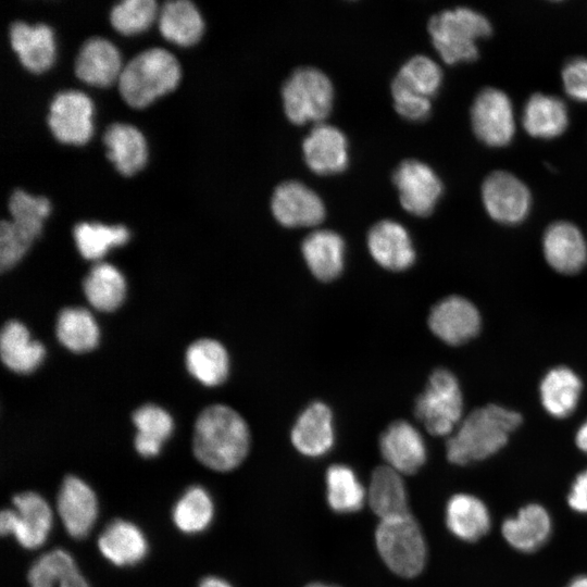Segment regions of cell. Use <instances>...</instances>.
I'll return each mask as SVG.
<instances>
[{
    "mask_svg": "<svg viewBox=\"0 0 587 587\" xmlns=\"http://www.w3.org/2000/svg\"><path fill=\"white\" fill-rule=\"evenodd\" d=\"M203 28L202 17L190 1H167L159 12L162 36L179 46L195 45L201 38Z\"/></svg>",
    "mask_w": 587,
    "mask_h": 587,
    "instance_id": "34",
    "label": "cell"
},
{
    "mask_svg": "<svg viewBox=\"0 0 587 587\" xmlns=\"http://www.w3.org/2000/svg\"><path fill=\"white\" fill-rule=\"evenodd\" d=\"M108 158L123 175L130 176L141 170L147 161V145L142 134L132 125L114 123L104 135Z\"/></svg>",
    "mask_w": 587,
    "mask_h": 587,
    "instance_id": "27",
    "label": "cell"
},
{
    "mask_svg": "<svg viewBox=\"0 0 587 587\" xmlns=\"http://www.w3.org/2000/svg\"><path fill=\"white\" fill-rule=\"evenodd\" d=\"M567 502L574 511L587 513V470L576 476L567 495Z\"/></svg>",
    "mask_w": 587,
    "mask_h": 587,
    "instance_id": "47",
    "label": "cell"
},
{
    "mask_svg": "<svg viewBox=\"0 0 587 587\" xmlns=\"http://www.w3.org/2000/svg\"><path fill=\"white\" fill-rule=\"evenodd\" d=\"M562 82L572 99L587 102V59L575 58L566 62L562 70Z\"/></svg>",
    "mask_w": 587,
    "mask_h": 587,
    "instance_id": "46",
    "label": "cell"
},
{
    "mask_svg": "<svg viewBox=\"0 0 587 587\" xmlns=\"http://www.w3.org/2000/svg\"><path fill=\"white\" fill-rule=\"evenodd\" d=\"M9 211L12 222L37 239L41 235L43 220L50 213V202L45 197H34L16 189L10 197Z\"/></svg>",
    "mask_w": 587,
    "mask_h": 587,
    "instance_id": "42",
    "label": "cell"
},
{
    "mask_svg": "<svg viewBox=\"0 0 587 587\" xmlns=\"http://www.w3.org/2000/svg\"><path fill=\"white\" fill-rule=\"evenodd\" d=\"M179 78L180 67L174 55L152 48L134 57L123 67L117 82L124 101L133 108H143L175 89Z\"/></svg>",
    "mask_w": 587,
    "mask_h": 587,
    "instance_id": "4",
    "label": "cell"
},
{
    "mask_svg": "<svg viewBox=\"0 0 587 587\" xmlns=\"http://www.w3.org/2000/svg\"><path fill=\"white\" fill-rule=\"evenodd\" d=\"M566 587H587V575L575 577Z\"/></svg>",
    "mask_w": 587,
    "mask_h": 587,
    "instance_id": "50",
    "label": "cell"
},
{
    "mask_svg": "<svg viewBox=\"0 0 587 587\" xmlns=\"http://www.w3.org/2000/svg\"><path fill=\"white\" fill-rule=\"evenodd\" d=\"M521 422L522 416L517 412L498 404L474 410L447 440L448 460L465 465L495 454Z\"/></svg>",
    "mask_w": 587,
    "mask_h": 587,
    "instance_id": "2",
    "label": "cell"
},
{
    "mask_svg": "<svg viewBox=\"0 0 587 587\" xmlns=\"http://www.w3.org/2000/svg\"><path fill=\"white\" fill-rule=\"evenodd\" d=\"M158 13L153 0H125L112 8V26L124 35H133L147 29Z\"/></svg>",
    "mask_w": 587,
    "mask_h": 587,
    "instance_id": "43",
    "label": "cell"
},
{
    "mask_svg": "<svg viewBox=\"0 0 587 587\" xmlns=\"http://www.w3.org/2000/svg\"><path fill=\"white\" fill-rule=\"evenodd\" d=\"M582 387V380L571 369L558 366L550 370L539 387L545 410L558 419L569 416L577 407Z\"/></svg>",
    "mask_w": 587,
    "mask_h": 587,
    "instance_id": "31",
    "label": "cell"
},
{
    "mask_svg": "<svg viewBox=\"0 0 587 587\" xmlns=\"http://www.w3.org/2000/svg\"><path fill=\"white\" fill-rule=\"evenodd\" d=\"M10 41L21 63L28 71L41 73L52 65L55 47L49 26L14 22L10 27Z\"/></svg>",
    "mask_w": 587,
    "mask_h": 587,
    "instance_id": "24",
    "label": "cell"
},
{
    "mask_svg": "<svg viewBox=\"0 0 587 587\" xmlns=\"http://www.w3.org/2000/svg\"><path fill=\"white\" fill-rule=\"evenodd\" d=\"M307 587H333V586H328L321 583H312V584H309Z\"/></svg>",
    "mask_w": 587,
    "mask_h": 587,
    "instance_id": "51",
    "label": "cell"
},
{
    "mask_svg": "<svg viewBox=\"0 0 587 587\" xmlns=\"http://www.w3.org/2000/svg\"><path fill=\"white\" fill-rule=\"evenodd\" d=\"M544 254L552 268L573 274L587 262V243L580 230L570 222L548 226L542 238Z\"/></svg>",
    "mask_w": 587,
    "mask_h": 587,
    "instance_id": "20",
    "label": "cell"
},
{
    "mask_svg": "<svg viewBox=\"0 0 587 587\" xmlns=\"http://www.w3.org/2000/svg\"><path fill=\"white\" fill-rule=\"evenodd\" d=\"M36 239L12 221L0 224V270L12 268Z\"/></svg>",
    "mask_w": 587,
    "mask_h": 587,
    "instance_id": "44",
    "label": "cell"
},
{
    "mask_svg": "<svg viewBox=\"0 0 587 587\" xmlns=\"http://www.w3.org/2000/svg\"><path fill=\"white\" fill-rule=\"evenodd\" d=\"M369 502L382 520L409 514L405 486L399 472L388 465L376 467L370 482Z\"/></svg>",
    "mask_w": 587,
    "mask_h": 587,
    "instance_id": "32",
    "label": "cell"
},
{
    "mask_svg": "<svg viewBox=\"0 0 587 587\" xmlns=\"http://www.w3.org/2000/svg\"><path fill=\"white\" fill-rule=\"evenodd\" d=\"M428 326L444 342L458 346L477 335L480 315L476 307L460 296H449L430 310Z\"/></svg>",
    "mask_w": 587,
    "mask_h": 587,
    "instance_id": "14",
    "label": "cell"
},
{
    "mask_svg": "<svg viewBox=\"0 0 587 587\" xmlns=\"http://www.w3.org/2000/svg\"><path fill=\"white\" fill-rule=\"evenodd\" d=\"M462 410V392L454 374L446 369L435 370L415 400L416 417L432 435L447 436L460 422Z\"/></svg>",
    "mask_w": 587,
    "mask_h": 587,
    "instance_id": "7",
    "label": "cell"
},
{
    "mask_svg": "<svg viewBox=\"0 0 587 587\" xmlns=\"http://www.w3.org/2000/svg\"><path fill=\"white\" fill-rule=\"evenodd\" d=\"M13 509L0 513V533L13 535L25 549H37L48 538L52 526V511L37 492L24 491L12 497Z\"/></svg>",
    "mask_w": 587,
    "mask_h": 587,
    "instance_id": "8",
    "label": "cell"
},
{
    "mask_svg": "<svg viewBox=\"0 0 587 587\" xmlns=\"http://www.w3.org/2000/svg\"><path fill=\"white\" fill-rule=\"evenodd\" d=\"M214 505L211 496L202 486H190L179 497L173 508L175 526L184 534L203 532L211 523Z\"/></svg>",
    "mask_w": 587,
    "mask_h": 587,
    "instance_id": "38",
    "label": "cell"
},
{
    "mask_svg": "<svg viewBox=\"0 0 587 587\" xmlns=\"http://www.w3.org/2000/svg\"><path fill=\"white\" fill-rule=\"evenodd\" d=\"M575 442L582 451L587 453V420L578 428Z\"/></svg>",
    "mask_w": 587,
    "mask_h": 587,
    "instance_id": "49",
    "label": "cell"
},
{
    "mask_svg": "<svg viewBox=\"0 0 587 587\" xmlns=\"http://www.w3.org/2000/svg\"><path fill=\"white\" fill-rule=\"evenodd\" d=\"M427 29L441 60L454 65L473 62L478 58L476 41L491 34V24L479 12L460 7L433 15Z\"/></svg>",
    "mask_w": 587,
    "mask_h": 587,
    "instance_id": "3",
    "label": "cell"
},
{
    "mask_svg": "<svg viewBox=\"0 0 587 587\" xmlns=\"http://www.w3.org/2000/svg\"><path fill=\"white\" fill-rule=\"evenodd\" d=\"M392 183L403 209L415 216L429 215L444 191L436 172L415 159H407L398 164L392 173Z\"/></svg>",
    "mask_w": 587,
    "mask_h": 587,
    "instance_id": "9",
    "label": "cell"
},
{
    "mask_svg": "<svg viewBox=\"0 0 587 587\" xmlns=\"http://www.w3.org/2000/svg\"><path fill=\"white\" fill-rule=\"evenodd\" d=\"M283 109L296 125L323 123L334 102V87L329 77L313 66L294 70L282 86Z\"/></svg>",
    "mask_w": 587,
    "mask_h": 587,
    "instance_id": "5",
    "label": "cell"
},
{
    "mask_svg": "<svg viewBox=\"0 0 587 587\" xmlns=\"http://www.w3.org/2000/svg\"><path fill=\"white\" fill-rule=\"evenodd\" d=\"M551 519L540 504L530 503L519 510L515 516L503 521L501 533L508 544L522 552L539 549L549 538Z\"/></svg>",
    "mask_w": 587,
    "mask_h": 587,
    "instance_id": "25",
    "label": "cell"
},
{
    "mask_svg": "<svg viewBox=\"0 0 587 587\" xmlns=\"http://www.w3.org/2000/svg\"><path fill=\"white\" fill-rule=\"evenodd\" d=\"M101 554L117 566H133L141 562L148 552L142 530L132 522L111 521L98 538Z\"/></svg>",
    "mask_w": 587,
    "mask_h": 587,
    "instance_id": "22",
    "label": "cell"
},
{
    "mask_svg": "<svg viewBox=\"0 0 587 587\" xmlns=\"http://www.w3.org/2000/svg\"><path fill=\"white\" fill-rule=\"evenodd\" d=\"M55 333L59 341L76 353L95 349L99 341L98 325L91 313L84 308L61 310L57 319Z\"/></svg>",
    "mask_w": 587,
    "mask_h": 587,
    "instance_id": "37",
    "label": "cell"
},
{
    "mask_svg": "<svg viewBox=\"0 0 587 587\" xmlns=\"http://www.w3.org/2000/svg\"><path fill=\"white\" fill-rule=\"evenodd\" d=\"M58 514L70 536L86 537L98 516L96 494L82 478L67 475L57 496Z\"/></svg>",
    "mask_w": 587,
    "mask_h": 587,
    "instance_id": "15",
    "label": "cell"
},
{
    "mask_svg": "<svg viewBox=\"0 0 587 587\" xmlns=\"http://www.w3.org/2000/svg\"><path fill=\"white\" fill-rule=\"evenodd\" d=\"M2 363L15 373L34 372L45 358V347L30 338L27 327L16 320L5 322L0 333Z\"/></svg>",
    "mask_w": 587,
    "mask_h": 587,
    "instance_id": "26",
    "label": "cell"
},
{
    "mask_svg": "<svg viewBox=\"0 0 587 587\" xmlns=\"http://www.w3.org/2000/svg\"><path fill=\"white\" fill-rule=\"evenodd\" d=\"M394 108L403 118L412 122L425 121L432 112L429 98L414 93L403 86L391 82Z\"/></svg>",
    "mask_w": 587,
    "mask_h": 587,
    "instance_id": "45",
    "label": "cell"
},
{
    "mask_svg": "<svg viewBox=\"0 0 587 587\" xmlns=\"http://www.w3.org/2000/svg\"><path fill=\"white\" fill-rule=\"evenodd\" d=\"M442 78L444 74L437 62L426 55L416 54L401 65L392 82L430 99L439 91Z\"/></svg>",
    "mask_w": 587,
    "mask_h": 587,
    "instance_id": "41",
    "label": "cell"
},
{
    "mask_svg": "<svg viewBox=\"0 0 587 587\" xmlns=\"http://www.w3.org/2000/svg\"><path fill=\"white\" fill-rule=\"evenodd\" d=\"M88 302L97 310L112 312L124 301L126 283L122 273L109 263H97L83 282Z\"/></svg>",
    "mask_w": 587,
    "mask_h": 587,
    "instance_id": "35",
    "label": "cell"
},
{
    "mask_svg": "<svg viewBox=\"0 0 587 587\" xmlns=\"http://www.w3.org/2000/svg\"><path fill=\"white\" fill-rule=\"evenodd\" d=\"M307 166L319 175H333L345 171L349 163L346 135L338 127L316 124L302 141Z\"/></svg>",
    "mask_w": 587,
    "mask_h": 587,
    "instance_id": "16",
    "label": "cell"
},
{
    "mask_svg": "<svg viewBox=\"0 0 587 587\" xmlns=\"http://www.w3.org/2000/svg\"><path fill=\"white\" fill-rule=\"evenodd\" d=\"M327 501L338 513L359 511L365 499V490L355 473L347 465L334 464L326 472Z\"/></svg>",
    "mask_w": 587,
    "mask_h": 587,
    "instance_id": "39",
    "label": "cell"
},
{
    "mask_svg": "<svg viewBox=\"0 0 587 587\" xmlns=\"http://www.w3.org/2000/svg\"><path fill=\"white\" fill-rule=\"evenodd\" d=\"M92 103L83 92L67 90L54 96L48 114V125L61 142L83 145L92 134Z\"/></svg>",
    "mask_w": 587,
    "mask_h": 587,
    "instance_id": "13",
    "label": "cell"
},
{
    "mask_svg": "<svg viewBox=\"0 0 587 587\" xmlns=\"http://www.w3.org/2000/svg\"><path fill=\"white\" fill-rule=\"evenodd\" d=\"M490 514L483 501L472 495L452 496L446 507V524L459 539L475 541L490 528Z\"/></svg>",
    "mask_w": 587,
    "mask_h": 587,
    "instance_id": "29",
    "label": "cell"
},
{
    "mask_svg": "<svg viewBox=\"0 0 587 587\" xmlns=\"http://www.w3.org/2000/svg\"><path fill=\"white\" fill-rule=\"evenodd\" d=\"M301 252L311 273L322 282L336 279L344 268L345 241L330 229H316L301 243Z\"/></svg>",
    "mask_w": 587,
    "mask_h": 587,
    "instance_id": "23",
    "label": "cell"
},
{
    "mask_svg": "<svg viewBox=\"0 0 587 587\" xmlns=\"http://www.w3.org/2000/svg\"><path fill=\"white\" fill-rule=\"evenodd\" d=\"M372 258L388 271H405L415 262V250L408 230L392 220L375 223L367 233Z\"/></svg>",
    "mask_w": 587,
    "mask_h": 587,
    "instance_id": "17",
    "label": "cell"
},
{
    "mask_svg": "<svg viewBox=\"0 0 587 587\" xmlns=\"http://www.w3.org/2000/svg\"><path fill=\"white\" fill-rule=\"evenodd\" d=\"M75 74L83 82L107 87L121 75L122 61L113 43L100 37L89 38L75 60Z\"/></svg>",
    "mask_w": 587,
    "mask_h": 587,
    "instance_id": "21",
    "label": "cell"
},
{
    "mask_svg": "<svg viewBox=\"0 0 587 587\" xmlns=\"http://www.w3.org/2000/svg\"><path fill=\"white\" fill-rule=\"evenodd\" d=\"M250 433L246 421L224 404L207 407L198 415L192 451L205 467L217 472L236 469L247 457Z\"/></svg>",
    "mask_w": 587,
    "mask_h": 587,
    "instance_id": "1",
    "label": "cell"
},
{
    "mask_svg": "<svg viewBox=\"0 0 587 587\" xmlns=\"http://www.w3.org/2000/svg\"><path fill=\"white\" fill-rule=\"evenodd\" d=\"M290 437L294 447L305 457L326 454L335 440L332 410L321 401L310 403L298 416Z\"/></svg>",
    "mask_w": 587,
    "mask_h": 587,
    "instance_id": "19",
    "label": "cell"
},
{
    "mask_svg": "<svg viewBox=\"0 0 587 587\" xmlns=\"http://www.w3.org/2000/svg\"><path fill=\"white\" fill-rule=\"evenodd\" d=\"M275 220L285 227H311L326 215L322 198L299 180H286L276 186L271 197Z\"/></svg>",
    "mask_w": 587,
    "mask_h": 587,
    "instance_id": "12",
    "label": "cell"
},
{
    "mask_svg": "<svg viewBox=\"0 0 587 587\" xmlns=\"http://www.w3.org/2000/svg\"><path fill=\"white\" fill-rule=\"evenodd\" d=\"M27 579L30 587H90L73 557L57 548L41 554L30 565Z\"/></svg>",
    "mask_w": 587,
    "mask_h": 587,
    "instance_id": "30",
    "label": "cell"
},
{
    "mask_svg": "<svg viewBox=\"0 0 587 587\" xmlns=\"http://www.w3.org/2000/svg\"><path fill=\"white\" fill-rule=\"evenodd\" d=\"M185 360L189 374L205 386L221 385L227 378L228 354L214 339L201 338L193 341L186 351Z\"/></svg>",
    "mask_w": 587,
    "mask_h": 587,
    "instance_id": "33",
    "label": "cell"
},
{
    "mask_svg": "<svg viewBox=\"0 0 587 587\" xmlns=\"http://www.w3.org/2000/svg\"><path fill=\"white\" fill-rule=\"evenodd\" d=\"M383 458L399 473L414 474L426 461V446L420 432L407 421H395L380 435Z\"/></svg>",
    "mask_w": 587,
    "mask_h": 587,
    "instance_id": "18",
    "label": "cell"
},
{
    "mask_svg": "<svg viewBox=\"0 0 587 587\" xmlns=\"http://www.w3.org/2000/svg\"><path fill=\"white\" fill-rule=\"evenodd\" d=\"M471 124L476 137L486 146L509 145L515 133L511 100L500 89L484 88L472 104Z\"/></svg>",
    "mask_w": 587,
    "mask_h": 587,
    "instance_id": "10",
    "label": "cell"
},
{
    "mask_svg": "<svg viewBox=\"0 0 587 587\" xmlns=\"http://www.w3.org/2000/svg\"><path fill=\"white\" fill-rule=\"evenodd\" d=\"M482 199L488 215L507 225L519 224L525 220L532 203L527 186L504 171L492 172L485 178Z\"/></svg>",
    "mask_w": 587,
    "mask_h": 587,
    "instance_id": "11",
    "label": "cell"
},
{
    "mask_svg": "<svg viewBox=\"0 0 587 587\" xmlns=\"http://www.w3.org/2000/svg\"><path fill=\"white\" fill-rule=\"evenodd\" d=\"M198 587H233V586L221 577L207 576L200 580Z\"/></svg>",
    "mask_w": 587,
    "mask_h": 587,
    "instance_id": "48",
    "label": "cell"
},
{
    "mask_svg": "<svg viewBox=\"0 0 587 587\" xmlns=\"http://www.w3.org/2000/svg\"><path fill=\"white\" fill-rule=\"evenodd\" d=\"M73 234L79 253L87 260H99L110 248L122 246L129 239V233L123 225L79 223Z\"/></svg>",
    "mask_w": 587,
    "mask_h": 587,
    "instance_id": "40",
    "label": "cell"
},
{
    "mask_svg": "<svg viewBox=\"0 0 587 587\" xmlns=\"http://www.w3.org/2000/svg\"><path fill=\"white\" fill-rule=\"evenodd\" d=\"M375 538L382 559L394 573L410 578L422 572L426 562V544L410 513L382 520Z\"/></svg>",
    "mask_w": 587,
    "mask_h": 587,
    "instance_id": "6",
    "label": "cell"
},
{
    "mask_svg": "<svg viewBox=\"0 0 587 587\" xmlns=\"http://www.w3.org/2000/svg\"><path fill=\"white\" fill-rule=\"evenodd\" d=\"M522 123L526 133L533 137H558L569 124L566 105L554 96L534 93L524 105Z\"/></svg>",
    "mask_w": 587,
    "mask_h": 587,
    "instance_id": "28",
    "label": "cell"
},
{
    "mask_svg": "<svg viewBox=\"0 0 587 587\" xmlns=\"http://www.w3.org/2000/svg\"><path fill=\"white\" fill-rule=\"evenodd\" d=\"M133 423L137 428L135 449L143 458L158 455L174 428L172 416L155 404L139 407L133 413Z\"/></svg>",
    "mask_w": 587,
    "mask_h": 587,
    "instance_id": "36",
    "label": "cell"
}]
</instances>
